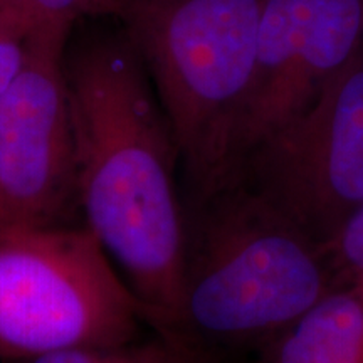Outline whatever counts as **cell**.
<instances>
[{
  "label": "cell",
  "mask_w": 363,
  "mask_h": 363,
  "mask_svg": "<svg viewBox=\"0 0 363 363\" xmlns=\"http://www.w3.org/2000/svg\"><path fill=\"white\" fill-rule=\"evenodd\" d=\"M65 65L84 225L147 308L153 331L172 338L185 244L174 131L123 29L71 45Z\"/></svg>",
  "instance_id": "1"
},
{
  "label": "cell",
  "mask_w": 363,
  "mask_h": 363,
  "mask_svg": "<svg viewBox=\"0 0 363 363\" xmlns=\"http://www.w3.org/2000/svg\"><path fill=\"white\" fill-rule=\"evenodd\" d=\"M335 286L325 249L242 179L189 195L174 340L216 363L262 350Z\"/></svg>",
  "instance_id": "2"
},
{
  "label": "cell",
  "mask_w": 363,
  "mask_h": 363,
  "mask_svg": "<svg viewBox=\"0 0 363 363\" xmlns=\"http://www.w3.org/2000/svg\"><path fill=\"white\" fill-rule=\"evenodd\" d=\"M264 0H120L133 44L179 145L189 195L234 175Z\"/></svg>",
  "instance_id": "3"
},
{
  "label": "cell",
  "mask_w": 363,
  "mask_h": 363,
  "mask_svg": "<svg viewBox=\"0 0 363 363\" xmlns=\"http://www.w3.org/2000/svg\"><path fill=\"white\" fill-rule=\"evenodd\" d=\"M150 315L88 227L0 225V362L140 340Z\"/></svg>",
  "instance_id": "4"
},
{
  "label": "cell",
  "mask_w": 363,
  "mask_h": 363,
  "mask_svg": "<svg viewBox=\"0 0 363 363\" xmlns=\"http://www.w3.org/2000/svg\"><path fill=\"white\" fill-rule=\"evenodd\" d=\"M233 177L326 247L363 208V51L299 115L256 145Z\"/></svg>",
  "instance_id": "5"
},
{
  "label": "cell",
  "mask_w": 363,
  "mask_h": 363,
  "mask_svg": "<svg viewBox=\"0 0 363 363\" xmlns=\"http://www.w3.org/2000/svg\"><path fill=\"white\" fill-rule=\"evenodd\" d=\"M67 38L33 35L24 66L0 96V194L11 222L66 224L78 206Z\"/></svg>",
  "instance_id": "6"
},
{
  "label": "cell",
  "mask_w": 363,
  "mask_h": 363,
  "mask_svg": "<svg viewBox=\"0 0 363 363\" xmlns=\"http://www.w3.org/2000/svg\"><path fill=\"white\" fill-rule=\"evenodd\" d=\"M313 7L315 0H264L252 88L235 145V170L256 145L303 111L299 67Z\"/></svg>",
  "instance_id": "7"
},
{
  "label": "cell",
  "mask_w": 363,
  "mask_h": 363,
  "mask_svg": "<svg viewBox=\"0 0 363 363\" xmlns=\"http://www.w3.org/2000/svg\"><path fill=\"white\" fill-rule=\"evenodd\" d=\"M261 352L262 363H363V293L335 286Z\"/></svg>",
  "instance_id": "8"
},
{
  "label": "cell",
  "mask_w": 363,
  "mask_h": 363,
  "mask_svg": "<svg viewBox=\"0 0 363 363\" xmlns=\"http://www.w3.org/2000/svg\"><path fill=\"white\" fill-rule=\"evenodd\" d=\"M363 51V0H315L299 67L303 110Z\"/></svg>",
  "instance_id": "9"
},
{
  "label": "cell",
  "mask_w": 363,
  "mask_h": 363,
  "mask_svg": "<svg viewBox=\"0 0 363 363\" xmlns=\"http://www.w3.org/2000/svg\"><path fill=\"white\" fill-rule=\"evenodd\" d=\"M7 363H216L165 335L115 347H76Z\"/></svg>",
  "instance_id": "10"
},
{
  "label": "cell",
  "mask_w": 363,
  "mask_h": 363,
  "mask_svg": "<svg viewBox=\"0 0 363 363\" xmlns=\"http://www.w3.org/2000/svg\"><path fill=\"white\" fill-rule=\"evenodd\" d=\"M120 0H0V12L24 22L34 34L69 35L88 17L116 16Z\"/></svg>",
  "instance_id": "11"
},
{
  "label": "cell",
  "mask_w": 363,
  "mask_h": 363,
  "mask_svg": "<svg viewBox=\"0 0 363 363\" xmlns=\"http://www.w3.org/2000/svg\"><path fill=\"white\" fill-rule=\"evenodd\" d=\"M325 251L337 286H350L363 293V208L342 227Z\"/></svg>",
  "instance_id": "12"
},
{
  "label": "cell",
  "mask_w": 363,
  "mask_h": 363,
  "mask_svg": "<svg viewBox=\"0 0 363 363\" xmlns=\"http://www.w3.org/2000/svg\"><path fill=\"white\" fill-rule=\"evenodd\" d=\"M33 35L24 22L0 12V96L24 66Z\"/></svg>",
  "instance_id": "13"
},
{
  "label": "cell",
  "mask_w": 363,
  "mask_h": 363,
  "mask_svg": "<svg viewBox=\"0 0 363 363\" xmlns=\"http://www.w3.org/2000/svg\"><path fill=\"white\" fill-rule=\"evenodd\" d=\"M9 220V216H7V211H6V206H4V199H2V194H0V225L7 224Z\"/></svg>",
  "instance_id": "14"
}]
</instances>
